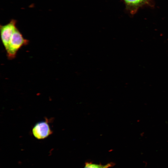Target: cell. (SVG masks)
<instances>
[{
	"label": "cell",
	"mask_w": 168,
	"mask_h": 168,
	"mask_svg": "<svg viewBox=\"0 0 168 168\" xmlns=\"http://www.w3.org/2000/svg\"><path fill=\"white\" fill-rule=\"evenodd\" d=\"M29 43V40L24 38L17 28L12 35L5 49L7 58L12 60L15 58L18 51L22 46L27 45Z\"/></svg>",
	"instance_id": "1"
},
{
	"label": "cell",
	"mask_w": 168,
	"mask_h": 168,
	"mask_svg": "<svg viewBox=\"0 0 168 168\" xmlns=\"http://www.w3.org/2000/svg\"><path fill=\"white\" fill-rule=\"evenodd\" d=\"M16 22V20L12 19L7 24L0 25L1 40L5 49L7 47L12 35L17 28Z\"/></svg>",
	"instance_id": "2"
},
{
	"label": "cell",
	"mask_w": 168,
	"mask_h": 168,
	"mask_svg": "<svg viewBox=\"0 0 168 168\" xmlns=\"http://www.w3.org/2000/svg\"><path fill=\"white\" fill-rule=\"evenodd\" d=\"M32 132L34 136L38 139L45 138L52 133L47 121H46L37 123L33 127Z\"/></svg>",
	"instance_id": "3"
},
{
	"label": "cell",
	"mask_w": 168,
	"mask_h": 168,
	"mask_svg": "<svg viewBox=\"0 0 168 168\" xmlns=\"http://www.w3.org/2000/svg\"><path fill=\"white\" fill-rule=\"evenodd\" d=\"M113 165L112 163H109L105 165H102L86 162L85 164L84 168H109L112 166Z\"/></svg>",
	"instance_id": "4"
},
{
	"label": "cell",
	"mask_w": 168,
	"mask_h": 168,
	"mask_svg": "<svg viewBox=\"0 0 168 168\" xmlns=\"http://www.w3.org/2000/svg\"><path fill=\"white\" fill-rule=\"evenodd\" d=\"M128 4L132 5H137L144 2L145 0H124Z\"/></svg>",
	"instance_id": "5"
}]
</instances>
